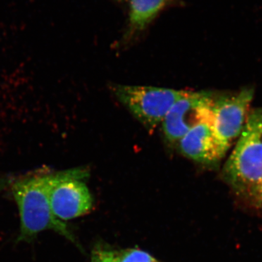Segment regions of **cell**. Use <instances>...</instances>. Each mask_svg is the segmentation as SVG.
I'll return each mask as SVG.
<instances>
[{
	"label": "cell",
	"mask_w": 262,
	"mask_h": 262,
	"mask_svg": "<svg viewBox=\"0 0 262 262\" xmlns=\"http://www.w3.org/2000/svg\"><path fill=\"white\" fill-rule=\"evenodd\" d=\"M53 173L24 176L5 182L20 215V233L17 242L30 243L39 232L53 230L77 244L67 225L52 212L49 201Z\"/></svg>",
	"instance_id": "6da1fadb"
},
{
	"label": "cell",
	"mask_w": 262,
	"mask_h": 262,
	"mask_svg": "<svg viewBox=\"0 0 262 262\" xmlns=\"http://www.w3.org/2000/svg\"><path fill=\"white\" fill-rule=\"evenodd\" d=\"M223 177L236 192L245 195L262 180V107L248 114Z\"/></svg>",
	"instance_id": "7a4b0ae2"
},
{
	"label": "cell",
	"mask_w": 262,
	"mask_h": 262,
	"mask_svg": "<svg viewBox=\"0 0 262 262\" xmlns=\"http://www.w3.org/2000/svg\"><path fill=\"white\" fill-rule=\"evenodd\" d=\"M113 93L143 125L154 130L163 121L169 110L189 91L149 86H114Z\"/></svg>",
	"instance_id": "3957f363"
},
{
	"label": "cell",
	"mask_w": 262,
	"mask_h": 262,
	"mask_svg": "<svg viewBox=\"0 0 262 262\" xmlns=\"http://www.w3.org/2000/svg\"><path fill=\"white\" fill-rule=\"evenodd\" d=\"M88 175L83 169L53 173L49 201L57 219L62 222L73 220L92 209V196L84 182Z\"/></svg>",
	"instance_id": "277c9868"
},
{
	"label": "cell",
	"mask_w": 262,
	"mask_h": 262,
	"mask_svg": "<svg viewBox=\"0 0 262 262\" xmlns=\"http://www.w3.org/2000/svg\"><path fill=\"white\" fill-rule=\"evenodd\" d=\"M253 90L244 89L237 94L213 98L211 106L212 125L224 155L239 137L246 124Z\"/></svg>",
	"instance_id": "5b68a950"
},
{
	"label": "cell",
	"mask_w": 262,
	"mask_h": 262,
	"mask_svg": "<svg viewBox=\"0 0 262 262\" xmlns=\"http://www.w3.org/2000/svg\"><path fill=\"white\" fill-rule=\"evenodd\" d=\"M213 95L189 92L177 101L162 122L164 136L170 143L179 141L193 127L211 117Z\"/></svg>",
	"instance_id": "8992f818"
},
{
	"label": "cell",
	"mask_w": 262,
	"mask_h": 262,
	"mask_svg": "<svg viewBox=\"0 0 262 262\" xmlns=\"http://www.w3.org/2000/svg\"><path fill=\"white\" fill-rule=\"evenodd\" d=\"M179 143L182 155L198 163L213 165L225 157L213 130L212 115L193 127Z\"/></svg>",
	"instance_id": "52a82bcc"
},
{
	"label": "cell",
	"mask_w": 262,
	"mask_h": 262,
	"mask_svg": "<svg viewBox=\"0 0 262 262\" xmlns=\"http://www.w3.org/2000/svg\"><path fill=\"white\" fill-rule=\"evenodd\" d=\"M129 6L126 37H134L145 30L164 10L179 0H127Z\"/></svg>",
	"instance_id": "ba28073f"
},
{
	"label": "cell",
	"mask_w": 262,
	"mask_h": 262,
	"mask_svg": "<svg viewBox=\"0 0 262 262\" xmlns=\"http://www.w3.org/2000/svg\"><path fill=\"white\" fill-rule=\"evenodd\" d=\"M119 262H158L151 255L141 250H129L118 256Z\"/></svg>",
	"instance_id": "9c48e42d"
},
{
	"label": "cell",
	"mask_w": 262,
	"mask_h": 262,
	"mask_svg": "<svg viewBox=\"0 0 262 262\" xmlns=\"http://www.w3.org/2000/svg\"><path fill=\"white\" fill-rule=\"evenodd\" d=\"M92 262H119V258L113 251L98 249L93 254Z\"/></svg>",
	"instance_id": "30bf717a"
},
{
	"label": "cell",
	"mask_w": 262,
	"mask_h": 262,
	"mask_svg": "<svg viewBox=\"0 0 262 262\" xmlns=\"http://www.w3.org/2000/svg\"><path fill=\"white\" fill-rule=\"evenodd\" d=\"M250 201L258 208H262V180L251 188L246 194Z\"/></svg>",
	"instance_id": "8fae6325"
},
{
	"label": "cell",
	"mask_w": 262,
	"mask_h": 262,
	"mask_svg": "<svg viewBox=\"0 0 262 262\" xmlns=\"http://www.w3.org/2000/svg\"><path fill=\"white\" fill-rule=\"evenodd\" d=\"M115 1H117V2H120V3H125V2H127V0H115Z\"/></svg>",
	"instance_id": "7c38bea8"
}]
</instances>
